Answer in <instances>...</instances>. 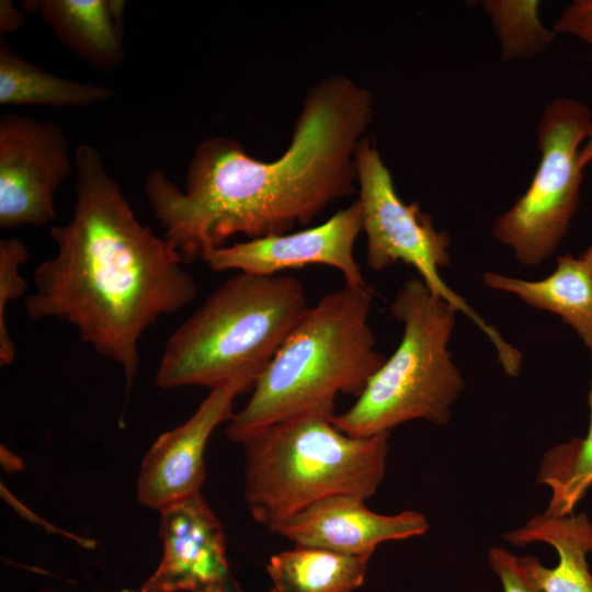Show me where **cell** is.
<instances>
[{
	"label": "cell",
	"mask_w": 592,
	"mask_h": 592,
	"mask_svg": "<svg viewBox=\"0 0 592 592\" xmlns=\"http://www.w3.org/2000/svg\"><path fill=\"white\" fill-rule=\"evenodd\" d=\"M592 162V126L579 153V166L582 170Z\"/></svg>",
	"instance_id": "obj_25"
},
{
	"label": "cell",
	"mask_w": 592,
	"mask_h": 592,
	"mask_svg": "<svg viewBox=\"0 0 592 592\" xmlns=\"http://www.w3.org/2000/svg\"><path fill=\"white\" fill-rule=\"evenodd\" d=\"M590 425L584 437H573L549 448L543 456L537 482L549 488L551 494L546 515L565 516L592 487V382L589 392Z\"/></svg>",
	"instance_id": "obj_19"
},
{
	"label": "cell",
	"mask_w": 592,
	"mask_h": 592,
	"mask_svg": "<svg viewBox=\"0 0 592 592\" xmlns=\"http://www.w3.org/2000/svg\"><path fill=\"white\" fill-rule=\"evenodd\" d=\"M309 307L293 274L238 272L173 331L155 383L213 389L242 376L257 379Z\"/></svg>",
	"instance_id": "obj_4"
},
{
	"label": "cell",
	"mask_w": 592,
	"mask_h": 592,
	"mask_svg": "<svg viewBox=\"0 0 592 592\" xmlns=\"http://www.w3.org/2000/svg\"><path fill=\"white\" fill-rule=\"evenodd\" d=\"M354 163L367 266L376 272L398 262L414 267L435 296L466 315L488 337L504 372L510 376L519 374L521 353L442 280L440 271L451 262L448 235L437 230L417 203L406 204L400 198L371 138L361 139Z\"/></svg>",
	"instance_id": "obj_7"
},
{
	"label": "cell",
	"mask_w": 592,
	"mask_h": 592,
	"mask_svg": "<svg viewBox=\"0 0 592 592\" xmlns=\"http://www.w3.org/2000/svg\"><path fill=\"white\" fill-rule=\"evenodd\" d=\"M483 282L492 289L513 294L534 308L559 316L592 355V269L581 257H558L555 271L539 281L488 272Z\"/></svg>",
	"instance_id": "obj_16"
},
{
	"label": "cell",
	"mask_w": 592,
	"mask_h": 592,
	"mask_svg": "<svg viewBox=\"0 0 592 592\" xmlns=\"http://www.w3.org/2000/svg\"><path fill=\"white\" fill-rule=\"evenodd\" d=\"M45 592H50V591H45Z\"/></svg>",
	"instance_id": "obj_27"
},
{
	"label": "cell",
	"mask_w": 592,
	"mask_h": 592,
	"mask_svg": "<svg viewBox=\"0 0 592 592\" xmlns=\"http://www.w3.org/2000/svg\"><path fill=\"white\" fill-rule=\"evenodd\" d=\"M482 7L491 18L505 59H526L542 53L555 38L538 16L537 0H488Z\"/></svg>",
	"instance_id": "obj_20"
},
{
	"label": "cell",
	"mask_w": 592,
	"mask_h": 592,
	"mask_svg": "<svg viewBox=\"0 0 592 592\" xmlns=\"http://www.w3.org/2000/svg\"><path fill=\"white\" fill-rule=\"evenodd\" d=\"M553 31L572 35L592 46V0H576L565 8Z\"/></svg>",
	"instance_id": "obj_23"
},
{
	"label": "cell",
	"mask_w": 592,
	"mask_h": 592,
	"mask_svg": "<svg viewBox=\"0 0 592 592\" xmlns=\"http://www.w3.org/2000/svg\"><path fill=\"white\" fill-rule=\"evenodd\" d=\"M591 126V112L578 100L558 98L543 110L537 126L538 167L525 193L491 229L523 265L545 262L569 230L580 206L579 153Z\"/></svg>",
	"instance_id": "obj_8"
},
{
	"label": "cell",
	"mask_w": 592,
	"mask_h": 592,
	"mask_svg": "<svg viewBox=\"0 0 592 592\" xmlns=\"http://www.w3.org/2000/svg\"><path fill=\"white\" fill-rule=\"evenodd\" d=\"M113 90L105 86L69 80L25 60L0 41V104L91 106L106 102Z\"/></svg>",
	"instance_id": "obj_18"
},
{
	"label": "cell",
	"mask_w": 592,
	"mask_h": 592,
	"mask_svg": "<svg viewBox=\"0 0 592 592\" xmlns=\"http://www.w3.org/2000/svg\"><path fill=\"white\" fill-rule=\"evenodd\" d=\"M254 382L242 376L210 389L185 422L153 442L137 476L136 498L141 505L160 512L201 493L207 443L216 428L231 419L236 398Z\"/></svg>",
	"instance_id": "obj_10"
},
{
	"label": "cell",
	"mask_w": 592,
	"mask_h": 592,
	"mask_svg": "<svg viewBox=\"0 0 592 592\" xmlns=\"http://www.w3.org/2000/svg\"><path fill=\"white\" fill-rule=\"evenodd\" d=\"M159 513L162 555L139 592H225L236 585L223 525L202 493Z\"/></svg>",
	"instance_id": "obj_12"
},
{
	"label": "cell",
	"mask_w": 592,
	"mask_h": 592,
	"mask_svg": "<svg viewBox=\"0 0 592 592\" xmlns=\"http://www.w3.org/2000/svg\"><path fill=\"white\" fill-rule=\"evenodd\" d=\"M30 258L26 246L16 238L0 240V365H10L15 357L14 342L9 333L5 312L11 300L24 295L27 283L20 267Z\"/></svg>",
	"instance_id": "obj_21"
},
{
	"label": "cell",
	"mask_w": 592,
	"mask_h": 592,
	"mask_svg": "<svg viewBox=\"0 0 592 592\" xmlns=\"http://www.w3.org/2000/svg\"><path fill=\"white\" fill-rule=\"evenodd\" d=\"M488 561L504 592H543L522 557L503 547H493L489 550Z\"/></svg>",
	"instance_id": "obj_22"
},
{
	"label": "cell",
	"mask_w": 592,
	"mask_h": 592,
	"mask_svg": "<svg viewBox=\"0 0 592 592\" xmlns=\"http://www.w3.org/2000/svg\"><path fill=\"white\" fill-rule=\"evenodd\" d=\"M374 117L372 93L332 75L309 89L283 155L263 161L231 137L201 141L185 190L160 170L145 193L164 238L183 261L203 259L238 235L250 239L307 225L354 192L356 148Z\"/></svg>",
	"instance_id": "obj_1"
},
{
	"label": "cell",
	"mask_w": 592,
	"mask_h": 592,
	"mask_svg": "<svg viewBox=\"0 0 592 592\" xmlns=\"http://www.w3.org/2000/svg\"><path fill=\"white\" fill-rule=\"evenodd\" d=\"M24 23L23 14L9 0L0 1V30L2 33L14 32Z\"/></svg>",
	"instance_id": "obj_24"
},
{
	"label": "cell",
	"mask_w": 592,
	"mask_h": 592,
	"mask_svg": "<svg viewBox=\"0 0 592 592\" xmlns=\"http://www.w3.org/2000/svg\"><path fill=\"white\" fill-rule=\"evenodd\" d=\"M372 304L368 285L345 284L309 307L232 414L228 439L241 444L299 414L334 415L339 394L358 397L386 360L368 323Z\"/></svg>",
	"instance_id": "obj_3"
},
{
	"label": "cell",
	"mask_w": 592,
	"mask_h": 592,
	"mask_svg": "<svg viewBox=\"0 0 592 592\" xmlns=\"http://www.w3.org/2000/svg\"><path fill=\"white\" fill-rule=\"evenodd\" d=\"M581 259L592 269V246L581 255Z\"/></svg>",
	"instance_id": "obj_26"
},
{
	"label": "cell",
	"mask_w": 592,
	"mask_h": 592,
	"mask_svg": "<svg viewBox=\"0 0 592 592\" xmlns=\"http://www.w3.org/2000/svg\"><path fill=\"white\" fill-rule=\"evenodd\" d=\"M369 558L295 546L273 555L266 566L271 592H353L366 576Z\"/></svg>",
	"instance_id": "obj_17"
},
{
	"label": "cell",
	"mask_w": 592,
	"mask_h": 592,
	"mask_svg": "<svg viewBox=\"0 0 592 592\" xmlns=\"http://www.w3.org/2000/svg\"><path fill=\"white\" fill-rule=\"evenodd\" d=\"M332 417L299 414L241 443L246 503L252 519L271 532L320 500L342 494L367 500L380 486L389 433L352 436Z\"/></svg>",
	"instance_id": "obj_5"
},
{
	"label": "cell",
	"mask_w": 592,
	"mask_h": 592,
	"mask_svg": "<svg viewBox=\"0 0 592 592\" xmlns=\"http://www.w3.org/2000/svg\"><path fill=\"white\" fill-rule=\"evenodd\" d=\"M502 537L520 547L531 543L554 547L558 563L553 568L542 565L536 557H522L543 592H592V574L587 561V556L592 554V521L588 514H537Z\"/></svg>",
	"instance_id": "obj_15"
},
{
	"label": "cell",
	"mask_w": 592,
	"mask_h": 592,
	"mask_svg": "<svg viewBox=\"0 0 592 592\" xmlns=\"http://www.w3.org/2000/svg\"><path fill=\"white\" fill-rule=\"evenodd\" d=\"M73 171V215L50 227L57 251L36 266L25 311L33 320L73 326L83 342L118 364L126 403L143 334L191 304L198 287L168 240L137 219L93 146L76 148Z\"/></svg>",
	"instance_id": "obj_2"
},
{
	"label": "cell",
	"mask_w": 592,
	"mask_h": 592,
	"mask_svg": "<svg viewBox=\"0 0 592 592\" xmlns=\"http://www.w3.org/2000/svg\"><path fill=\"white\" fill-rule=\"evenodd\" d=\"M23 7L38 13L61 43L93 67L112 71L124 59L121 0H31Z\"/></svg>",
	"instance_id": "obj_14"
},
{
	"label": "cell",
	"mask_w": 592,
	"mask_h": 592,
	"mask_svg": "<svg viewBox=\"0 0 592 592\" xmlns=\"http://www.w3.org/2000/svg\"><path fill=\"white\" fill-rule=\"evenodd\" d=\"M390 315L402 325L395 352L371 377L354 405L332 417L352 436H372L412 420L445 425L465 387L448 345L457 310L420 277L396 293Z\"/></svg>",
	"instance_id": "obj_6"
},
{
	"label": "cell",
	"mask_w": 592,
	"mask_h": 592,
	"mask_svg": "<svg viewBox=\"0 0 592 592\" xmlns=\"http://www.w3.org/2000/svg\"><path fill=\"white\" fill-rule=\"evenodd\" d=\"M361 231L362 208L355 200L318 226L223 246L203 261L215 272L237 270L258 275L323 264L339 270L346 285L366 286L354 257Z\"/></svg>",
	"instance_id": "obj_11"
},
{
	"label": "cell",
	"mask_w": 592,
	"mask_h": 592,
	"mask_svg": "<svg viewBox=\"0 0 592 592\" xmlns=\"http://www.w3.org/2000/svg\"><path fill=\"white\" fill-rule=\"evenodd\" d=\"M429 530L417 511L379 514L354 496L320 500L278 525L273 533L295 546L322 548L344 555L368 557L385 542L417 537Z\"/></svg>",
	"instance_id": "obj_13"
},
{
	"label": "cell",
	"mask_w": 592,
	"mask_h": 592,
	"mask_svg": "<svg viewBox=\"0 0 592 592\" xmlns=\"http://www.w3.org/2000/svg\"><path fill=\"white\" fill-rule=\"evenodd\" d=\"M73 171L69 144L54 123L19 114L0 118V228L43 226L54 196Z\"/></svg>",
	"instance_id": "obj_9"
}]
</instances>
